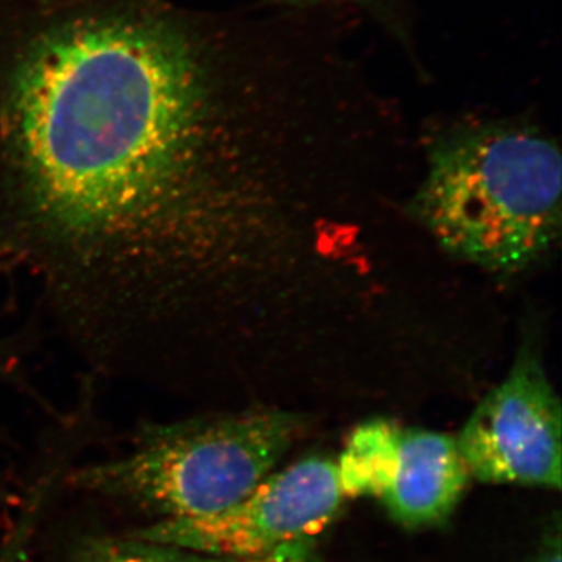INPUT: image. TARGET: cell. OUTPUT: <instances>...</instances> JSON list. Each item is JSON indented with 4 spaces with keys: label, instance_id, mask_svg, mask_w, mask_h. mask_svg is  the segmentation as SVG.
<instances>
[{
    "label": "cell",
    "instance_id": "6da1fadb",
    "mask_svg": "<svg viewBox=\"0 0 562 562\" xmlns=\"http://www.w3.org/2000/svg\"><path fill=\"white\" fill-rule=\"evenodd\" d=\"M335 76L302 11L0 0V276L103 371L205 362L257 261L258 146Z\"/></svg>",
    "mask_w": 562,
    "mask_h": 562
},
{
    "label": "cell",
    "instance_id": "7a4b0ae2",
    "mask_svg": "<svg viewBox=\"0 0 562 562\" xmlns=\"http://www.w3.org/2000/svg\"><path fill=\"white\" fill-rule=\"evenodd\" d=\"M557 140L519 121L450 125L432 140L413 216L453 257L491 272L541 261L562 222Z\"/></svg>",
    "mask_w": 562,
    "mask_h": 562
},
{
    "label": "cell",
    "instance_id": "3957f363",
    "mask_svg": "<svg viewBox=\"0 0 562 562\" xmlns=\"http://www.w3.org/2000/svg\"><path fill=\"white\" fill-rule=\"evenodd\" d=\"M303 427L301 416L277 409L151 425L128 452L77 469L68 483L157 520L209 516L271 475Z\"/></svg>",
    "mask_w": 562,
    "mask_h": 562
},
{
    "label": "cell",
    "instance_id": "277c9868",
    "mask_svg": "<svg viewBox=\"0 0 562 562\" xmlns=\"http://www.w3.org/2000/svg\"><path fill=\"white\" fill-rule=\"evenodd\" d=\"M344 498L336 462L308 457L273 471L227 509L157 520L132 535L220 560H249L288 543L316 539L335 519Z\"/></svg>",
    "mask_w": 562,
    "mask_h": 562
},
{
    "label": "cell",
    "instance_id": "5b68a950",
    "mask_svg": "<svg viewBox=\"0 0 562 562\" xmlns=\"http://www.w3.org/2000/svg\"><path fill=\"white\" fill-rule=\"evenodd\" d=\"M561 413L539 351L525 342L508 375L476 405L457 436L471 476L560 491Z\"/></svg>",
    "mask_w": 562,
    "mask_h": 562
},
{
    "label": "cell",
    "instance_id": "8992f818",
    "mask_svg": "<svg viewBox=\"0 0 562 562\" xmlns=\"http://www.w3.org/2000/svg\"><path fill=\"white\" fill-rule=\"evenodd\" d=\"M469 480L471 472L454 436L401 428L390 480L379 501L403 527H430L453 513Z\"/></svg>",
    "mask_w": 562,
    "mask_h": 562
},
{
    "label": "cell",
    "instance_id": "52a82bcc",
    "mask_svg": "<svg viewBox=\"0 0 562 562\" xmlns=\"http://www.w3.org/2000/svg\"><path fill=\"white\" fill-rule=\"evenodd\" d=\"M401 427L394 422L373 419L351 431L338 462L344 497H376L390 480Z\"/></svg>",
    "mask_w": 562,
    "mask_h": 562
},
{
    "label": "cell",
    "instance_id": "ba28073f",
    "mask_svg": "<svg viewBox=\"0 0 562 562\" xmlns=\"http://www.w3.org/2000/svg\"><path fill=\"white\" fill-rule=\"evenodd\" d=\"M179 547L144 541L136 536L88 541L72 562H227Z\"/></svg>",
    "mask_w": 562,
    "mask_h": 562
},
{
    "label": "cell",
    "instance_id": "9c48e42d",
    "mask_svg": "<svg viewBox=\"0 0 562 562\" xmlns=\"http://www.w3.org/2000/svg\"><path fill=\"white\" fill-rule=\"evenodd\" d=\"M273 5L292 10H322L333 7H355L368 13L376 24L382 25L391 38L414 55L412 24L401 0H272Z\"/></svg>",
    "mask_w": 562,
    "mask_h": 562
},
{
    "label": "cell",
    "instance_id": "30bf717a",
    "mask_svg": "<svg viewBox=\"0 0 562 562\" xmlns=\"http://www.w3.org/2000/svg\"><path fill=\"white\" fill-rule=\"evenodd\" d=\"M49 487L46 484H38L31 502L25 506L20 519L11 527L10 535L5 542L0 547V562H27L31 554L33 535H35L36 524L43 512L44 502Z\"/></svg>",
    "mask_w": 562,
    "mask_h": 562
},
{
    "label": "cell",
    "instance_id": "8fae6325",
    "mask_svg": "<svg viewBox=\"0 0 562 562\" xmlns=\"http://www.w3.org/2000/svg\"><path fill=\"white\" fill-rule=\"evenodd\" d=\"M227 562H319L316 553V539L288 543L262 557Z\"/></svg>",
    "mask_w": 562,
    "mask_h": 562
},
{
    "label": "cell",
    "instance_id": "7c38bea8",
    "mask_svg": "<svg viewBox=\"0 0 562 562\" xmlns=\"http://www.w3.org/2000/svg\"><path fill=\"white\" fill-rule=\"evenodd\" d=\"M530 562H561L560 517H554V522L543 532L538 552L532 554Z\"/></svg>",
    "mask_w": 562,
    "mask_h": 562
}]
</instances>
